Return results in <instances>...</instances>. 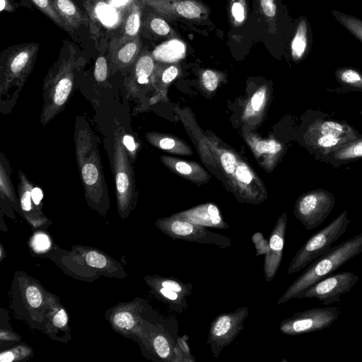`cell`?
<instances>
[{"label":"cell","mask_w":362,"mask_h":362,"mask_svg":"<svg viewBox=\"0 0 362 362\" xmlns=\"http://www.w3.org/2000/svg\"><path fill=\"white\" fill-rule=\"evenodd\" d=\"M40 45L36 42L14 45L1 54L0 90L1 96L13 87L20 90L32 71Z\"/></svg>","instance_id":"6"},{"label":"cell","mask_w":362,"mask_h":362,"mask_svg":"<svg viewBox=\"0 0 362 362\" xmlns=\"http://www.w3.org/2000/svg\"><path fill=\"white\" fill-rule=\"evenodd\" d=\"M286 223L287 214L285 212L278 218L270 235L269 249L264 261V274L267 281L274 279L282 260Z\"/></svg>","instance_id":"16"},{"label":"cell","mask_w":362,"mask_h":362,"mask_svg":"<svg viewBox=\"0 0 362 362\" xmlns=\"http://www.w3.org/2000/svg\"><path fill=\"white\" fill-rule=\"evenodd\" d=\"M33 355V349L26 344H21L4 350L0 354V362H15L28 359Z\"/></svg>","instance_id":"33"},{"label":"cell","mask_w":362,"mask_h":362,"mask_svg":"<svg viewBox=\"0 0 362 362\" xmlns=\"http://www.w3.org/2000/svg\"><path fill=\"white\" fill-rule=\"evenodd\" d=\"M151 17L148 21V26L154 34L165 36L170 33V27L163 19L156 16Z\"/></svg>","instance_id":"36"},{"label":"cell","mask_w":362,"mask_h":362,"mask_svg":"<svg viewBox=\"0 0 362 362\" xmlns=\"http://www.w3.org/2000/svg\"><path fill=\"white\" fill-rule=\"evenodd\" d=\"M144 280L148 286L156 285L169 288L185 296H189L192 290V286L191 284H185L173 278L160 277L158 276H146Z\"/></svg>","instance_id":"29"},{"label":"cell","mask_w":362,"mask_h":362,"mask_svg":"<svg viewBox=\"0 0 362 362\" xmlns=\"http://www.w3.org/2000/svg\"><path fill=\"white\" fill-rule=\"evenodd\" d=\"M252 240L255 244L257 255H266L269 249V243L264 238L260 233H256L253 235Z\"/></svg>","instance_id":"40"},{"label":"cell","mask_w":362,"mask_h":362,"mask_svg":"<svg viewBox=\"0 0 362 362\" xmlns=\"http://www.w3.org/2000/svg\"><path fill=\"white\" fill-rule=\"evenodd\" d=\"M177 345L181 351L189 358H192V355L190 354V349L188 344L186 342V339L183 338H178L177 340ZM194 359V358H192Z\"/></svg>","instance_id":"53"},{"label":"cell","mask_w":362,"mask_h":362,"mask_svg":"<svg viewBox=\"0 0 362 362\" xmlns=\"http://www.w3.org/2000/svg\"><path fill=\"white\" fill-rule=\"evenodd\" d=\"M20 180L19 203L22 211L21 215L33 227L35 228H45V226L50 224V221L33 202L31 197L33 187L21 172H20Z\"/></svg>","instance_id":"20"},{"label":"cell","mask_w":362,"mask_h":362,"mask_svg":"<svg viewBox=\"0 0 362 362\" xmlns=\"http://www.w3.org/2000/svg\"><path fill=\"white\" fill-rule=\"evenodd\" d=\"M174 216L204 227L219 229L229 227L222 219L218 208L213 204L200 205Z\"/></svg>","instance_id":"18"},{"label":"cell","mask_w":362,"mask_h":362,"mask_svg":"<svg viewBox=\"0 0 362 362\" xmlns=\"http://www.w3.org/2000/svg\"><path fill=\"white\" fill-rule=\"evenodd\" d=\"M94 76L98 82H104L107 79V62L103 55H100L95 61Z\"/></svg>","instance_id":"38"},{"label":"cell","mask_w":362,"mask_h":362,"mask_svg":"<svg viewBox=\"0 0 362 362\" xmlns=\"http://www.w3.org/2000/svg\"><path fill=\"white\" fill-rule=\"evenodd\" d=\"M177 74V68L175 66H170L163 71L161 76L162 81L165 83H168L173 81Z\"/></svg>","instance_id":"47"},{"label":"cell","mask_w":362,"mask_h":362,"mask_svg":"<svg viewBox=\"0 0 362 362\" xmlns=\"http://www.w3.org/2000/svg\"><path fill=\"white\" fill-rule=\"evenodd\" d=\"M52 3L70 34L87 24L88 17L73 0H52Z\"/></svg>","instance_id":"22"},{"label":"cell","mask_w":362,"mask_h":362,"mask_svg":"<svg viewBox=\"0 0 362 362\" xmlns=\"http://www.w3.org/2000/svg\"><path fill=\"white\" fill-rule=\"evenodd\" d=\"M6 174V171L4 168L3 163L1 164V195L4 194L11 202L18 206L15 194L12 188V183H11Z\"/></svg>","instance_id":"37"},{"label":"cell","mask_w":362,"mask_h":362,"mask_svg":"<svg viewBox=\"0 0 362 362\" xmlns=\"http://www.w3.org/2000/svg\"><path fill=\"white\" fill-rule=\"evenodd\" d=\"M235 175L237 180L242 183L249 184L252 180L250 170L246 165L243 163L236 165Z\"/></svg>","instance_id":"41"},{"label":"cell","mask_w":362,"mask_h":362,"mask_svg":"<svg viewBox=\"0 0 362 362\" xmlns=\"http://www.w3.org/2000/svg\"><path fill=\"white\" fill-rule=\"evenodd\" d=\"M143 309L141 300L135 299L132 302L117 305L107 312L106 316L112 329L127 335L135 331Z\"/></svg>","instance_id":"17"},{"label":"cell","mask_w":362,"mask_h":362,"mask_svg":"<svg viewBox=\"0 0 362 362\" xmlns=\"http://www.w3.org/2000/svg\"><path fill=\"white\" fill-rule=\"evenodd\" d=\"M362 158V135L349 141L338 149L320 157L322 161L338 166Z\"/></svg>","instance_id":"23"},{"label":"cell","mask_w":362,"mask_h":362,"mask_svg":"<svg viewBox=\"0 0 362 362\" xmlns=\"http://www.w3.org/2000/svg\"><path fill=\"white\" fill-rule=\"evenodd\" d=\"M341 313L338 307L315 308L296 313L282 320L279 330L286 335L295 336L330 327Z\"/></svg>","instance_id":"11"},{"label":"cell","mask_w":362,"mask_h":362,"mask_svg":"<svg viewBox=\"0 0 362 362\" xmlns=\"http://www.w3.org/2000/svg\"><path fill=\"white\" fill-rule=\"evenodd\" d=\"M75 144L78 169L87 201L92 208L105 215L109 208L107 187L97 145L88 127H77Z\"/></svg>","instance_id":"1"},{"label":"cell","mask_w":362,"mask_h":362,"mask_svg":"<svg viewBox=\"0 0 362 362\" xmlns=\"http://www.w3.org/2000/svg\"><path fill=\"white\" fill-rule=\"evenodd\" d=\"M149 286L154 295L168 303L176 312L180 313L187 307L185 296L159 286L149 285Z\"/></svg>","instance_id":"28"},{"label":"cell","mask_w":362,"mask_h":362,"mask_svg":"<svg viewBox=\"0 0 362 362\" xmlns=\"http://www.w3.org/2000/svg\"><path fill=\"white\" fill-rule=\"evenodd\" d=\"M142 3L168 19L202 21L209 14L207 7L197 0H142Z\"/></svg>","instance_id":"15"},{"label":"cell","mask_w":362,"mask_h":362,"mask_svg":"<svg viewBox=\"0 0 362 362\" xmlns=\"http://www.w3.org/2000/svg\"><path fill=\"white\" fill-rule=\"evenodd\" d=\"M175 168L179 173L182 175H189L192 171L191 165L184 161L177 162Z\"/></svg>","instance_id":"50"},{"label":"cell","mask_w":362,"mask_h":362,"mask_svg":"<svg viewBox=\"0 0 362 362\" xmlns=\"http://www.w3.org/2000/svg\"><path fill=\"white\" fill-rule=\"evenodd\" d=\"M158 145L162 149L169 150L175 146V141L171 138H163L159 141Z\"/></svg>","instance_id":"54"},{"label":"cell","mask_w":362,"mask_h":362,"mask_svg":"<svg viewBox=\"0 0 362 362\" xmlns=\"http://www.w3.org/2000/svg\"><path fill=\"white\" fill-rule=\"evenodd\" d=\"M16 8L15 4L11 0H0V11L13 12Z\"/></svg>","instance_id":"52"},{"label":"cell","mask_w":362,"mask_h":362,"mask_svg":"<svg viewBox=\"0 0 362 362\" xmlns=\"http://www.w3.org/2000/svg\"><path fill=\"white\" fill-rule=\"evenodd\" d=\"M282 148L281 144L274 140L261 141L256 144V150L259 153H276Z\"/></svg>","instance_id":"39"},{"label":"cell","mask_w":362,"mask_h":362,"mask_svg":"<svg viewBox=\"0 0 362 362\" xmlns=\"http://www.w3.org/2000/svg\"><path fill=\"white\" fill-rule=\"evenodd\" d=\"M362 252V233L330 247L314 260L280 297L277 305L296 296L318 281L328 276L346 262Z\"/></svg>","instance_id":"4"},{"label":"cell","mask_w":362,"mask_h":362,"mask_svg":"<svg viewBox=\"0 0 362 362\" xmlns=\"http://www.w3.org/2000/svg\"><path fill=\"white\" fill-rule=\"evenodd\" d=\"M6 253L3 245L0 244V261L1 262L6 257Z\"/></svg>","instance_id":"55"},{"label":"cell","mask_w":362,"mask_h":362,"mask_svg":"<svg viewBox=\"0 0 362 362\" xmlns=\"http://www.w3.org/2000/svg\"><path fill=\"white\" fill-rule=\"evenodd\" d=\"M113 1L116 3L119 2L122 4H124V6H128L134 0H113Z\"/></svg>","instance_id":"56"},{"label":"cell","mask_w":362,"mask_h":362,"mask_svg":"<svg viewBox=\"0 0 362 362\" xmlns=\"http://www.w3.org/2000/svg\"><path fill=\"white\" fill-rule=\"evenodd\" d=\"M141 47L140 35L120 43H110V57L119 67L125 68L138 59Z\"/></svg>","instance_id":"21"},{"label":"cell","mask_w":362,"mask_h":362,"mask_svg":"<svg viewBox=\"0 0 362 362\" xmlns=\"http://www.w3.org/2000/svg\"><path fill=\"white\" fill-rule=\"evenodd\" d=\"M347 210L343 211L336 218L322 229L312 235L296 253L288 269V274L298 273L305 268L325 252L346 230L351 221Z\"/></svg>","instance_id":"8"},{"label":"cell","mask_w":362,"mask_h":362,"mask_svg":"<svg viewBox=\"0 0 362 362\" xmlns=\"http://www.w3.org/2000/svg\"><path fill=\"white\" fill-rule=\"evenodd\" d=\"M143 8L142 0H134L127 7L119 34L110 43H120L139 36Z\"/></svg>","instance_id":"19"},{"label":"cell","mask_w":362,"mask_h":362,"mask_svg":"<svg viewBox=\"0 0 362 362\" xmlns=\"http://www.w3.org/2000/svg\"><path fill=\"white\" fill-rule=\"evenodd\" d=\"M155 225L163 233L173 239L183 240L204 244H214L221 247L230 245L228 238L212 233L199 226L174 215L156 221Z\"/></svg>","instance_id":"12"},{"label":"cell","mask_w":362,"mask_h":362,"mask_svg":"<svg viewBox=\"0 0 362 362\" xmlns=\"http://www.w3.org/2000/svg\"><path fill=\"white\" fill-rule=\"evenodd\" d=\"M335 204L333 194L316 189L303 194L297 199L294 214L307 230L318 227L332 213Z\"/></svg>","instance_id":"10"},{"label":"cell","mask_w":362,"mask_h":362,"mask_svg":"<svg viewBox=\"0 0 362 362\" xmlns=\"http://www.w3.org/2000/svg\"><path fill=\"white\" fill-rule=\"evenodd\" d=\"M260 5L266 16H275L276 8L274 0H260Z\"/></svg>","instance_id":"46"},{"label":"cell","mask_w":362,"mask_h":362,"mask_svg":"<svg viewBox=\"0 0 362 362\" xmlns=\"http://www.w3.org/2000/svg\"><path fill=\"white\" fill-rule=\"evenodd\" d=\"M21 340V336L18 334L12 331L11 329H8L1 327L0 329V341L2 344L3 342L12 341V342H18Z\"/></svg>","instance_id":"44"},{"label":"cell","mask_w":362,"mask_h":362,"mask_svg":"<svg viewBox=\"0 0 362 362\" xmlns=\"http://www.w3.org/2000/svg\"><path fill=\"white\" fill-rule=\"evenodd\" d=\"M122 141L126 148L131 153H134L136 149V144L134 138L129 134H124L122 136Z\"/></svg>","instance_id":"51"},{"label":"cell","mask_w":362,"mask_h":362,"mask_svg":"<svg viewBox=\"0 0 362 362\" xmlns=\"http://www.w3.org/2000/svg\"><path fill=\"white\" fill-rule=\"evenodd\" d=\"M154 61L149 53H144L136 59L134 65V74L140 84L148 83V78L154 69Z\"/></svg>","instance_id":"30"},{"label":"cell","mask_w":362,"mask_h":362,"mask_svg":"<svg viewBox=\"0 0 362 362\" xmlns=\"http://www.w3.org/2000/svg\"><path fill=\"white\" fill-rule=\"evenodd\" d=\"M152 346L156 354L162 359L167 361H174V348L165 335L161 333L156 334L152 340Z\"/></svg>","instance_id":"34"},{"label":"cell","mask_w":362,"mask_h":362,"mask_svg":"<svg viewBox=\"0 0 362 362\" xmlns=\"http://www.w3.org/2000/svg\"><path fill=\"white\" fill-rule=\"evenodd\" d=\"M248 314V308L243 306L233 312L221 313L211 321L206 343L215 358L218 357L223 349L243 329Z\"/></svg>","instance_id":"13"},{"label":"cell","mask_w":362,"mask_h":362,"mask_svg":"<svg viewBox=\"0 0 362 362\" xmlns=\"http://www.w3.org/2000/svg\"><path fill=\"white\" fill-rule=\"evenodd\" d=\"M202 82L208 90L213 91L218 86L217 76L214 71L206 70L202 74Z\"/></svg>","instance_id":"43"},{"label":"cell","mask_w":362,"mask_h":362,"mask_svg":"<svg viewBox=\"0 0 362 362\" xmlns=\"http://www.w3.org/2000/svg\"><path fill=\"white\" fill-rule=\"evenodd\" d=\"M29 246L35 255H50L53 252L51 238L42 230L33 233L29 241Z\"/></svg>","instance_id":"31"},{"label":"cell","mask_w":362,"mask_h":362,"mask_svg":"<svg viewBox=\"0 0 362 362\" xmlns=\"http://www.w3.org/2000/svg\"><path fill=\"white\" fill-rule=\"evenodd\" d=\"M69 316L64 308L59 303L49 313L44 332L52 337L59 331L64 332L66 334L69 330Z\"/></svg>","instance_id":"25"},{"label":"cell","mask_w":362,"mask_h":362,"mask_svg":"<svg viewBox=\"0 0 362 362\" xmlns=\"http://www.w3.org/2000/svg\"><path fill=\"white\" fill-rule=\"evenodd\" d=\"M12 285V308L33 329L45 328L49 313L59 303L35 279L25 273H16Z\"/></svg>","instance_id":"3"},{"label":"cell","mask_w":362,"mask_h":362,"mask_svg":"<svg viewBox=\"0 0 362 362\" xmlns=\"http://www.w3.org/2000/svg\"><path fill=\"white\" fill-rule=\"evenodd\" d=\"M358 279L351 272L331 274L302 291L296 298H316L323 305H328L339 301L341 296L349 293L356 286Z\"/></svg>","instance_id":"14"},{"label":"cell","mask_w":362,"mask_h":362,"mask_svg":"<svg viewBox=\"0 0 362 362\" xmlns=\"http://www.w3.org/2000/svg\"><path fill=\"white\" fill-rule=\"evenodd\" d=\"M31 197L34 204L39 209L41 204V201L43 198V193L40 187H33L31 190Z\"/></svg>","instance_id":"49"},{"label":"cell","mask_w":362,"mask_h":362,"mask_svg":"<svg viewBox=\"0 0 362 362\" xmlns=\"http://www.w3.org/2000/svg\"><path fill=\"white\" fill-rule=\"evenodd\" d=\"M185 53V44L178 40H171L158 46L153 55L158 60L172 62L183 57Z\"/></svg>","instance_id":"26"},{"label":"cell","mask_w":362,"mask_h":362,"mask_svg":"<svg viewBox=\"0 0 362 362\" xmlns=\"http://www.w3.org/2000/svg\"><path fill=\"white\" fill-rule=\"evenodd\" d=\"M34 6L43 14L47 16L53 23L60 28L68 32L67 28L56 10L52 0H30Z\"/></svg>","instance_id":"35"},{"label":"cell","mask_w":362,"mask_h":362,"mask_svg":"<svg viewBox=\"0 0 362 362\" xmlns=\"http://www.w3.org/2000/svg\"><path fill=\"white\" fill-rule=\"evenodd\" d=\"M309 47V26L307 19H300L291 43V56L295 61L301 60Z\"/></svg>","instance_id":"24"},{"label":"cell","mask_w":362,"mask_h":362,"mask_svg":"<svg viewBox=\"0 0 362 362\" xmlns=\"http://www.w3.org/2000/svg\"><path fill=\"white\" fill-rule=\"evenodd\" d=\"M265 93L263 90L257 91L252 97L251 106L255 111L259 110L264 100Z\"/></svg>","instance_id":"48"},{"label":"cell","mask_w":362,"mask_h":362,"mask_svg":"<svg viewBox=\"0 0 362 362\" xmlns=\"http://www.w3.org/2000/svg\"><path fill=\"white\" fill-rule=\"evenodd\" d=\"M231 13L234 19L238 23H242L245 20V8L240 1L233 2L231 7Z\"/></svg>","instance_id":"45"},{"label":"cell","mask_w":362,"mask_h":362,"mask_svg":"<svg viewBox=\"0 0 362 362\" xmlns=\"http://www.w3.org/2000/svg\"><path fill=\"white\" fill-rule=\"evenodd\" d=\"M67 274L86 281H93L100 276L124 279L123 267L98 249L74 246L71 250L55 249L49 257Z\"/></svg>","instance_id":"2"},{"label":"cell","mask_w":362,"mask_h":362,"mask_svg":"<svg viewBox=\"0 0 362 362\" xmlns=\"http://www.w3.org/2000/svg\"><path fill=\"white\" fill-rule=\"evenodd\" d=\"M361 134L346 122L328 118L315 119L305 134L306 146L322 157Z\"/></svg>","instance_id":"7"},{"label":"cell","mask_w":362,"mask_h":362,"mask_svg":"<svg viewBox=\"0 0 362 362\" xmlns=\"http://www.w3.org/2000/svg\"><path fill=\"white\" fill-rule=\"evenodd\" d=\"M221 162L225 171L228 174L235 172L236 168V160L233 154L225 152L221 156Z\"/></svg>","instance_id":"42"},{"label":"cell","mask_w":362,"mask_h":362,"mask_svg":"<svg viewBox=\"0 0 362 362\" xmlns=\"http://www.w3.org/2000/svg\"><path fill=\"white\" fill-rule=\"evenodd\" d=\"M76 52L67 42L62 48L58 61L50 68L43 86L45 98L41 122L46 124L57 114L67 101L73 88Z\"/></svg>","instance_id":"5"},{"label":"cell","mask_w":362,"mask_h":362,"mask_svg":"<svg viewBox=\"0 0 362 362\" xmlns=\"http://www.w3.org/2000/svg\"><path fill=\"white\" fill-rule=\"evenodd\" d=\"M115 130L114 144V172L116 184L117 208L122 219H125L133 209L134 187L133 172L129 162L122 138Z\"/></svg>","instance_id":"9"},{"label":"cell","mask_w":362,"mask_h":362,"mask_svg":"<svg viewBox=\"0 0 362 362\" xmlns=\"http://www.w3.org/2000/svg\"><path fill=\"white\" fill-rule=\"evenodd\" d=\"M339 83L354 90L362 91V72L353 67H341L335 71Z\"/></svg>","instance_id":"27"},{"label":"cell","mask_w":362,"mask_h":362,"mask_svg":"<svg viewBox=\"0 0 362 362\" xmlns=\"http://www.w3.org/2000/svg\"><path fill=\"white\" fill-rule=\"evenodd\" d=\"M336 20L362 43V21L356 17L333 11Z\"/></svg>","instance_id":"32"}]
</instances>
